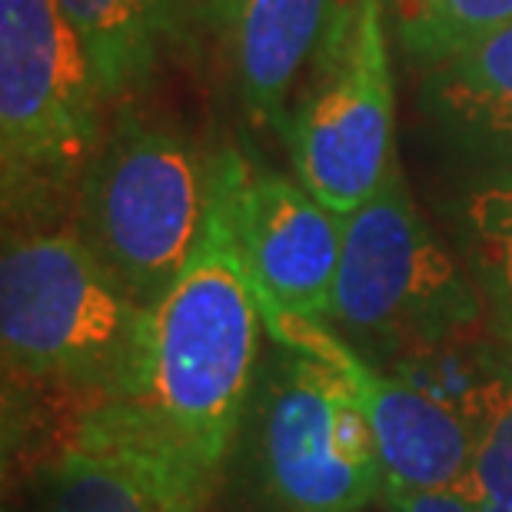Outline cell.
<instances>
[{
	"mask_svg": "<svg viewBox=\"0 0 512 512\" xmlns=\"http://www.w3.org/2000/svg\"><path fill=\"white\" fill-rule=\"evenodd\" d=\"M233 150L210 157L200 243L150 310V350L127 396L87 409L67 446L133 469L177 512H203L223 483L266 333L230 217Z\"/></svg>",
	"mask_w": 512,
	"mask_h": 512,
	"instance_id": "1",
	"label": "cell"
},
{
	"mask_svg": "<svg viewBox=\"0 0 512 512\" xmlns=\"http://www.w3.org/2000/svg\"><path fill=\"white\" fill-rule=\"evenodd\" d=\"M0 350L7 386L64 399L80 419L137 386L150 310L70 227L4 233Z\"/></svg>",
	"mask_w": 512,
	"mask_h": 512,
	"instance_id": "2",
	"label": "cell"
},
{
	"mask_svg": "<svg viewBox=\"0 0 512 512\" xmlns=\"http://www.w3.org/2000/svg\"><path fill=\"white\" fill-rule=\"evenodd\" d=\"M100 90L54 0H0V183L4 233L70 223L104 143Z\"/></svg>",
	"mask_w": 512,
	"mask_h": 512,
	"instance_id": "3",
	"label": "cell"
},
{
	"mask_svg": "<svg viewBox=\"0 0 512 512\" xmlns=\"http://www.w3.org/2000/svg\"><path fill=\"white\" fill-rule=\"evenodd\" d=\"M233 456L263 512H360L386 496L373 426L350 380L280 343L260 360Z\"/></svg>",
	"mask_w": 512,
	"mask_h": 512,
	"instance_id": "4",
	"label": "cell"
},
{
	"mask_svg": "<svg viewBox=\"0 0 512 512\" xmlns=\"http://www.w3.org/2000/svg\"><path fill=\"white\" fill-rule=\"evenodd\" d=\"M326 323L380 370L486 323L473 276L433 237L399 163L360 210L343 217Z\"/></svg>",
	"mask_w": 512,
	"mask_h": 512,
	"instance_id": "5",
	"label": "cell"
},
{
	"mask_svg": "<svg viewBox=\"0 0 512 512\" xmlns=\"http://www.w3.org/2000/svg\"><path fill=\"white\" fill-rule=\"evenodd\" d=\"M210 200V160L173 130L120 114L77 187L67 227L153 310L190 263Z\"/></svg>",
	"mask_w": 512,
	"mask_h": 512,
	"instance_id": "6",
	"label": "cell"
},
{
	"mask_svg": "<svg viewBox=\"0 0 512 512\" xmlns=\"http://www.w3.org/2000/svg\"><path fill=\"white\" fill-rule=\"evenodd\" d=\"M320 64L283 124L293 177L336 217L360 210L396 167V87L383 0L333 20Z\"/></svg>",
	"mask_w": 512,
	"mask_h": 512,
	"instance_id": "7",
	"label": "cell"
},
{
	"mask_svg": "<svg viewBox=\"0 0 512 512\" xmlns=\"http://www.w3.org/2000/svg\"><path fill=\"white\" fill-rule=\"evenodd\" d=\"M230 217L263 323L330 320L343 217L326 210L296 177L250 167L237 150Z\"/></svg>",
	"mask_w": 512,
	"mask_h": 512,
	"instance_id": "8",
	"label": "cell"
},
{
	"mask_svg": "<svg viewBox=\"0 0 512 512\" xmlns=\"http://www.w3.org/2000/svg\"><path fill=\"white\" fill-rule=\"evenodd\" d=\"M263 326L270 343L320 356L350 380L380 449L386 499L466 483L479 433L456 409L406 383L403 376L366 363L330 323L273 320Z\"/></svg>",
	"mask_w": 512,
	"mask_h": 512,
	"instance_id": "9",
	"label": "cell"
},
{
	"mask_svg": "<svg viewBox=\"0 0 512 512\" xmlns=\"http://www.w3.org/2000/svg\"><path fill=\"white\" fill-rule=\"evenodd\" d=\"M220 7L243 110L260 127L283 130L296 80L336 20L333 0H223Z\"/></svg>",
	"mask_w": 512,
	"mask_h": 512,
	"instance_id": "10",
	"label": "cell"
},
{
	"mask_svg": "<svg viewBox=\"0 0 512 512\" xmlns=\"http://www.w3.org/2000/svg\"><path fill=\"white\" fill-rule=\"evenodd\" d=\"M104 100L150 87L190 37V0H54Z\"/></svg>",
	"mask_w": 512,
	"mask_h": 512,
	"instance_id": "11",
	"label": "cell"
},
{
	"mask_svg": "<svg viewBox=\"0 0 512 512\" xmlns=\"http://www.w3.org/2000/svg\"><path fill=\"white\" fill-rule=\"evenodd\" d=\"M423 110L466 147L512 153V24L426 67Z\"/></svg>",
	"mask_w": 512,
	"mask_h": 512,
	"instance_id": "12",
	"label": "cell"
},
{
	"mask_svg": "<svg viewBox=\"0 0 512 512\" xmlns=\"http://www.w3.org/2000/svg\"><path fill=\"white\" fill-rule=\"evenodd\" d=\"M24 512H177L124 463L80 446L44 459Z\"/></svg>",
	"mask_w": 512,
	"mask_h": 512,
	"instance_id": "13",
	"label": "cell"
},
{
	"mask_svg": "<svg viewBox=\"0 0 512 512\" xmlns=\"http://www.w3.org/2000/svg\"><path fill=\"white\" fill-rule=\"evenodd\" d=\"M463 256L486 323L512 350V180L479 187L463 203Z\"/></svg>",
	"mask_w": 512,
	"mask_h": 512,
	"instance_id": "14",
	"label": "cell"
},
{
	"mask_svg": "<svg viewBox=\"0 0 512 512\" xmlns=\"http://www.w3.org/2000/svg\"><path fill=\"white\" fill-rule=\"evenodd\" d=\"M406 60L433 67L512 24V0H383Z\"/></svg>",
	"mask_w": 512,
	"mask_h": 512,
	"instance_id": "15",
	"label": "cell"
},
{
	"mask_svg": "<svg viewBox=\"0 0 512 512\" xmlns=\"http://www.w3.org/2000/svg\"><path fill=\"white\" fill-rule=\"evenodd\" d=\"M466 486L476 493L483 512H512V396L479 433Z\"/></svg>",
	"mask_w": 512,
	"mask_h": 512,
	"instance_id": "16",
	"label": "cell"
},
{
	"mask_svg": "<svg viewBox=\"0 0 512 512\" xmlns=\"http://www.w3.org/2000/svg\"><path fill=\"white\" fill-rule=\"evenodd\" d=\"M389 512H483L476 493L466 483L439 486V489H419V493L389 496Z\"/></svg>",
	"mask_w": 512,
	"mask_h": 512,
	"instance_id": "17",
	"label": "cell"
},
{
	"mask_svg": "<svg viewBox=\"0 0 512 512\" xmlns=\"http://www.w3.org/2000/svg\"><path fill=\"white\" fill-rule=\"evenodd\" d=\"M220 4H223V0H220Z\"/></svg>",
	"mask_w": 512,
	"mask_h": 512,
	"instance_id": "18",
	"label": "cell"
}]
</instances>
